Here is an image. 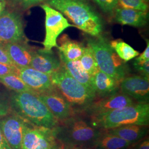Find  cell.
<instances>
[{"mask_svg":"<svg viewBox=\"0 0 149 149\" xmlns=\"http://www.w3.org/2000/svg\"><path fill=\"white\" fill-rule=\"evenodd\" d=\"M59 55L61 63L63 64L69 74L81 84L94 91L92 82V76L84 69L80 60L70 61L66 59L60 52Z\"/></svg>","mask_w":149,"mask_h":149,"instance_id":"20","label":"cell"},{"mask_svg":"<svg viewBox=\"0 0 149 149\" xmlns=\"http://www.w3.org/2000/svg\"><path fill=\"white\" fill-rule=\"evenodd\" d=\"M92 82L96 97L101 98L118 92L120 83L100 70L92 76Z\"/></svg>","mask_w":149,"mask_h":149,"instance_id":"18","label":"cell"},{"mask_svg":"<svg viewBox=\"0 0 149 149\" xmlns=\"http://www.w3.org/2000/svg\"><path fill=\"white\" fill-rule=\"evenodd\" d=\"M116 22L122 25L143 27L148 23V13L146 11L117 7L113 14Z\"/></svg>","mask_w":149,"mask_h":149,"instance_id":"17","label":"cell"},{"mask_svg":"<svg viewBox=\"0 0 149 149\" xmlns=\"http://www.w3.org/2000/svg\"><path fill=\"white\" fill-rule=\"evenodd\" d=\"M11 61L18 68L29 66L33 50L26 43H0Z\"/></svg>","mask_w":149,"mask_h":149,"instance_id":"16","label":"cell"},{"mask_svg":"<svg viewBox=\"0 0 149 149\" xmlns=\"http://www.w3.org/2000/svg\"><path fill=\"white\" fill-rule=\"evenodd\" d=\"M59 43L57 48L66 59L70 61L80 60L85 48L82 43L70 39L66 34L60 39Z\"/></svg>","mask_w":149,"mask_h":149,"instance_id":"22","label":"cell"},{"mask_svg":"<svg viewBox=\"0 0 149 149\" xmlns=\"http://www.w3.org/2000/svg\"><path fill=\"white\" fill-rule=\"evenodd\" d=\"M0 82L3 85L5 86L8 88L13 91L15 92H33L24 83V82L21 80L18 74H12L1 77Z\"/></svg>","mask_w":149,"mask_h":149,"instance_id":"25","label":"cell"},{"mask_svg":"<svg viewBox=\"0 0 149 149\" xmlns=\"http://www.w3.org/2000/svg\"><path fill=\"white\" fill-rule=\"evenodd\" d=\"M110 44L118 56L124 62L129 61L139 55L138 51L122 40H113Z\"/></svg>","mask_w":149,"mask_h":149,"instance_id":"23","label":"cell"},{"mask_svg":"<svg viewBox=\"0 0 149 149\" xmlns=\"http://www.w3.org/2000/svg\"><path fill=\"white\" fill-rule=\"evenodd\" d=\"M12 74H18V68L15 65L0 63V77Z\"/></svg>","mask_w":149,"mask_h":149,"instance_id":"29","label":"cell"},{"mask_svg":"<svg viewBox=\"0 0 149 149\" xmlns=\"http://www.w3.org/2000/svg\"><path fill=\"white\" fill-rule=\"evenodd\" d=\"M92 149V148H84V149Z\"/></svg>","mask_w":149,"mask_h":149,"instance_id":"39","label":"cell"},{"mask_svg":"<svg viewBox=\"0 0 149 149\" xmlns=\"http://www.w3.org/2000/svg\"><path fill=\"white\" fill-rule=\"evenodd\" d=\"M0 149H12L7 143L0 129Z\"/></svg>","mask_w":149,"mask_h":149,"instance_id":"34","label":"cell"},{"mask_svg":"<svg viewBox=\"0 0 149 149\" xmlns=\"http://www.w3.org/2000/svg\"><path fill=\"white\" fill-rule=\"evenodd\" d=\"M45 3L63 13L82 31L94 37L101 35L102 19L86 0H47Z\"/></svg>","mask_w":149,"mask_h":149,"instance_id":"1","label":"cell"},{"mask_svg":"<svg viewBox=\"0 0 149 149\" xmlns=\"http://www.w3.org/2000/svg\"><path fill=\"white\" fill-rule=\"evenodd\" d=\"M45 13V37L43 42V49L52 51L54 47H58L57 38L64 31L69 27H74L71 24L63 15L47 3L42 4Z\"/></svg>","mask_w":149,"mask_h":149,"instance_id":"7","label":"cell"},{"mask_svg":"<svg viewBox=\"0 0 149 149\" xmlns=\"http://www.w3.org/2000/svg\"><path fill=\"white\" fill-rule=\"evenodd\" d=\"M12 7L25 11L47 0H6Z\"/></svg>","mask_w":149,"mask_h":149,"instance_id":"27","label":"cell"},{"mask_svg":"<svg viewBox=\"0 0 149 149\" xmlns=\"http://www.w3.org/2000/svg\"><path fill=\"white\" fill-rule=\"evenodd\" d=\"M7 5L6 0H0V16L5 11L6 7Z\"/></svg>","mask_w":149,"mask_h":149,"instance_id":"37","label":"cell"},{"mask_svg":"<svg viewBox=\"0 0 149 149\" xmlns=\"http://www.w3.org/2000/svg\"><path fill=\"white\" fill-rule=\"evenodd\" d=\"M53 129L58 143L77 149L92 148L102 130L80 117H71Z\"/></svg>","mask_w":149,"mask_h":149,"instance_id":"3","label":"cell"},{"mask_svg":"<svg viewBox=\"0 0 149 149\" xmlns=\"http://www.w3.org/2000/svg\"><path fill=\"white\" fill-rule=\"evenodd\" d=\"M102 11L107 14H113L118 7V0H93Z\"/></svg>","mask_w":149,"mask_h":149,"instance_id":"28","label":"cell"},{"mask_svg":"<svg viewBox=\"0 0 149 149\" xmlns=\"http://www.w3.org/2000/svg\"><path fill=\"white\" fill-rule=\"evenodd\" d=\"M56 144L53 129L30 125L23 135L22 149H50Z\"/></svg>","mask_w":149,"mask_h":149,"instance_id":"10","label":"cell"},{"mask_svg":"<svg viewBox=\"0 0 149 149\" xmlns=\"http://www.w3.org/2000/svg\"><path fill=\"white\" fill-rule=\"evenodd\" d=\"M87 45L93 49L100 70L119 81L125 77L126 69L110 43L101 35L89 38Z\"/></svg>","mask_w":149,"mask_h":149,"instance_id":"6","label":"cell"},{"mask_svg":"<svg viewBox=\"0 0 149 149\" xmlns=\"http://www.w3.org/2000/svg\"><path fill=\"white\" fill-rule=\"evenodd\" d=\"M134 149H149V139L140 143Z\"/></svg>","mask_w":149,"mask_h":149,"instance_id":"35","label":"cell"},{"mask_svg":"<svg viewBox=\"0 0 149 149\" xmlns=\"http://www.w3.org/2000/svg\"><path fill=\"white\" fill-rule=\"evenodd\" d=\"M136 102L130 97L122 92H117L109 96L93 102L84 111L91 117L106 112L112 111L124 107L132 105Z\"/></svg>","mask_w":149,"mask_h":149,"instance_id":"12","label":"cell"},{"mask_svg":"<svg viewBox=\"0 0 149 149\" xmlns=\"http://www.w3.org/2000/svg\"><path fill=\"white\" fill-rule=\"evenodd\" d=\"M148 2L146 0H118V7L148 12Z\"/></svg>","mask_w":149,"mask_h":149,"instance_id":"26","label":"cell"},{"mask_svg":"<svg viewBox=\"0 0 149 149\" xmlns=\"http://www.w3.org/2000/svg\"><path fill=\"white\" fill-rule=\"evenodd\" d=\"M56 149H77V148H76L74 147H72V146H70L69 145H65V144H61V143H60L59 144H56Z\"/></svg>","mask_w":149,"mask_h":149,"instance_id":"36","label":"cell"},{"mask_svg":"<svg viewBox=\"0 0 149 149\" xmlns=\"http://www.w3.org/2000/svg\"><path fill=\"white\" fill-rule=\"evenodd\" d=\"M0 63L14 65L1 44H0Z\"/></svg>","mask_w":149,"mask_h":149,"instance_id":"33","label":"cell"},{"mask_svg":"<svg viewBox=\"0 0 149 149\" xmlns=\"http://www.w3.org/2000/svg\"><path fill=\"white\" fill-rule=\"evenodd\" d=\"M18 75L24 83L38 95L50 93L58 90L50 75L30 66L18 68Z\"/></svg>","mask_w":149,"mask_h":149,"instance_id":"11","label":"cell"},{"mask_svg":"<svg viewBox=\"0 0 149 149\" xmlns=\"http://www.w3.org/2000/svg\"><path fill=\"white\" fill-rule=\"evenodd\" d=\"M29 66L44 74L51 76L61 66L60 60L57 58L53 51L43 49L34 51Z\"/></svg>","mask_w":149,"mask_h":149,"instance_id":"15","label":"cell"},{"mask_svg":"<svg viewBox=\"0 0 149 149\" xmlns=\"http://www.w3.org/2000/svg\"><path fill=\"white\" fill-rule=\"evenodd\" d=\"M106 130H103L93 145V149H130L133 145Z\"/></svg>","mask_w":149,"mask_h":149,"instance_id":"21","label":"cell"},{"mask_svg":"<svg viewBox=\"0 0 149 149\" xmlns=\"http://www.w3.org/2000/svg\"><path fill=\"white\" fill-rule=\"evenodd\" d=\"M54 85L72 107L85 109L95 101V92L73 78L63 64L50 76Z\"/></svg>","mask_w":149,"mask_h":149,"instance_id":"5","label":"cell"},{"mask_svg":"<svg viewBox=\"0 0 149 149\" xmlns=\"http://www.w3.org/2000/svg\"><path fill=\"white\" fill-rule=\"evenodd\" d=\"M120 89L124 94L135 100L138 103L149 102V79L141 75L125 77L120 83Z\"/></svg>","mask_w":149,"mask_h":149,"instance_id":"13","label":"cell"},{"mask_svg":"<svg viewBox=\"0 0 149 149\" xmlns=\"http://www.w3.org/2000/svg\"><path fill=\"white\" fill-rule=\"evenodd\" d=\"M146 1H148V0H146Z\"/></svg>","mask_w":149,"mask_h":149,"instance_id":"40","label":"cell"},{"mask_svg":"<svg viewBox=\"0 0 149 149\" xmlns=\"http://www.w3.org/2000/svg\"><path fill=\"white\" fill-rule=\"evenodd\" d=\"M58 120L63 121L74 116V110L58 90L38 95Z\"/></svg>","mask_w":149,"mask_h":149,"instance_id":"14","label":"cell"},{"mask_svg":"<svg viewBox=\"0 0 149 149\" xmlns=\"http://www.w3.org/2000/svg\"><path fill=\"white\" fill-rule=\"evenodd\" d=\"M109 133L116 135L131 143L138 142L148 133L147 126L129 124L106 130Z\"/></svg>","mask_w":149,"mask_h":149,"instance_id":"19","label":"cell"},{"mask_svg":"<svg viewBox=\"0 0 149 149\" xmlns=\"http://www.w3.org/2000/svg\"><path fill=\"white\" fill-rule=\"evenodd\" d=\"M9 105L13 113L32 125L53 129L59 124L58 119L33 92H14L10 97Z\"/></svg>","mask_w":149,"mask_h":149,"instance_id":"2","label":"cell"},{"mask_svg":"<svg viewBox=\"0 0 149 149\" xmlns=\"http://www.w3.org/2000/svg\"><path fill=\"white\" fill-rule=\"evenodd\" d=\"M146 44L147 45L144 52L135 60V62L138 63H144L149 61V42L148 39L146 40Z\"/></svg>","mask_w":149,"mask_h":149,"instance_id":"31","label":"cell"},{"mask_svg":"<svg viewBox=\"0 0 149 149\" xmlns=\"http://www.w3.org/2000/svg\"><path fill=\"white\" fill-rule=\"evenodd\" d=\"M30 125L15 113L0 118V129L12 149H22L23 135Z\"/></svg>","mask_w":149,"mask_h":149,"instance_id":"9","label":"cell"},{"mask_svg":"<svg viewBox=\"0 0 149 149\" xmlns=\"http://www.w3.org/2000/svg\"><path fill=\"white\" fill-rule=\"evenodd\" d=\"M11 111L9 103L0 99V118L5 117L8 115Z\"/></svg>","mask_w":149,"mask_h":149,"instance_id":"32","label":"cell"},{"mask_svg":"<svg viewBox=\"0 0 149 149\" xmlns=\"http://www.w3.org/2000/svg\"><path fill=\"white\" fill-rule=\"evenodd\" d=\"M91 117L92 124L97 128L103 130L129 124L148 126L149 103L136 102L130 106Z\"/></svg>","mask_w":149,"mask_h":149,"instance_id":"4","label":"cell"},{"mask_svg":"<svg viewBox=\"0 0 149 149\" xmlns=\"http://www.w3.org/2000/svg\"><path fill=\"white\" fill-rule=\"evenodd\" d=\"M23 22L16 11H5L0 16V43H26Z\"/></svg>","mask_w":149,"mask_h":149,"instance_id":"8","label":"cell"},{"mask_svg":"<svg viewBox=\"0 0 149 149\" xmlns=\"http://www.w3.org/2000/svg\"><path fill=\"white\" fill-rule=\"evenodd\" d=\"M80 61L84 69L91 76H93L100 71L94 52L88 45L85 48Z\"/></svg>","mask_w":149,"mask_h":149,"instance_id":"24","label":"cell"},{"mask_svg":"<svg viewBox=\"0 0 149 149\" xmlns=\"http://www.w3.org/2000/svg\"><path fill=\"white\" fill-rule=\"evenodd\" d=\"M56 145H55V146L54 147H53V148H52V149H56Z\"/></svg>","mask_w":149,"mask_h":149,"instance_id":"38","label":"cell"},{"mask_svg":"<svg viewBox=\"0 0 149 149\" xmlns=\"http://www.w3.org/2000/svg\"><path fill=\"white\" fill-rule=\"evenodd\" d=\"M134 66L141 76L149 79V61L144 63H138L134 62Z\"/></svg>","mask_w":149,"mask_h":149,"instance_id":"30","label":"cell"}]
</instances>
